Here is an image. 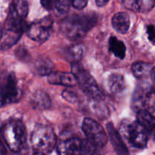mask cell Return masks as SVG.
I'll return each instance as SVG.
<instances>
[{"instance_id": "cell-26", "label": "cell", "mask_w": 155, "mask_h": 155, "mask_svg": "<svg viewBox=\"0 0 155 155\" xmlns=\"http://www.w3.org/2000/svg\"><path fill=\"white\" fill-rule=\"evenodd\" d=\"M62 96L64 98L65 100H67L69 102L74 103L75 101H77V97L75 94H74L73 92H69V91H64L62 92Z\"/></svg>"}, {"instance_id": "cell-24", "label": "cell", "mask_w": 155, "mask_h": 155, "mask_svg": "<svg viewBox=\"0 0 155 155\" xmlns=\"http://www.w3.org/2000/svg\"><path fill=\"white\" fill-rule=\"evenodd\" d=\"M81 155H100V154H99V152L98 151V150H97V148H95L93 145H92L90 142H88V141L86 140Z\"/></svg>"}, {"instance_id": "cell-19", "label": "cell", "mask_w": 155, "mask_h": 155, "mask_svg": "<svg viewBox=\"0 0 155 155\" xmlns=\"http://www.w3.org/2000/svg\"><path fill=\"white\" fill-rule=\"evenodd\" d=\"M108 87L113 94H119L125 89L124 77L119 74H112L108 77Z\"/></svg>"}, {"instance_id": "cell-8", "label": "cell", "mask_w": 155, "mask_h": 155, "mask_svg": "<svg viewBox=\"0 0 155 155\" xmlns=\"http://www.w3.org/2000/svg\"><path fill=\"white\" fill-rule=\"evenodd\" d=\"M133 107L139 110H146L152 114L155 111V92L153 89L139 88L133 95Z\"/></svg>"}, {"instance_id": "cell-30", "label": "cell", "mask_w": 155, "mask_h": 155, "mask_svg": "<svg viewBox=\"0 0 155 155\" xmlns=\"http://www.w3.org/2000/svg\"><path fill=\"white\" fill-rule=\"evenodd\" d=\"M108 2L109 0H95V3H96V5L98 7H103V6L105 5Z\"/></svg>"}, {"instance_id": "cell-31", "label": "cell", "mask_w": 155, "mask_h": 155, "mask_svg": "<svg viewBox=\"0 0 155 155\" xmlns=\"http://www.w3.org/2000/svg\"><path fill=\"white\" fill-rule=\"evenodd\" d=\"M0 155H7L5 148L4 145L1 140H0Z\"/></svg>"}, {"instance_id": "cell-16", "label": "cell", "mask_w": 155, "mask_h": 155, "mask_svg": "<svg viewBox=\"0 0 155 155\" xmlns=\"http://www.w3.org/2000/svg\"><path fill=\"white\" fill-rule=\"evenodd\" d=\"M112 26L117 32L120 33H127L130 27V19L126 12H118L112 18Z\"/></svg>"}, {"instance_id": "cell-21", "label": "cell", "mask_w": 155, "mask_h": 155, "mask_svg": "<svg viewBox=\"0 0 155 155\" xmlns=\"http://www.w3.org/2000/svg\"><path fill=\"white\" fill-rule=\"evenodd\" d=\"M85 47L82 44H77L70 47L67 51V57L68 59L74 61H79L83 55Z\"/></svg>"}, {"instance_id": "cell-27", "label": "cell", "mask_w": 155, "mask_h": 155, "mask_svg": "<svg viewBox=\"0 0 155 155\" xmlns=\"http://www.w3.org/2000/svg\"><path fill=\"white\" fill-rule=\"evenodd\" d=\"M89 0H73L72 6L78 10H82L84 8L86 5Z\"/></svg>"}, {"instance_id": "cell-6", "label": "cell", "mask_w": 155, "mask_h": 155, "mask_svg": "<svg viewBox=\"0 0 155 155\" xmlns=\"http://www.w3.org/2000/svg\"><path fill=\"white\" fill-rule=\"evenodd\" d=\"M21 95L14 74H7L0 79V107L17 102Z\"/></svg>"}, {"instance_id": "cell-7", "label": "cell", "mask_w": 155, "mask_h": 155, "mask_svg": "<svg viewBox=\"0 0 155 155\" xmlns=\"http://www.w3.org/2000/svg\"><path fill=\"white\" fill-rule=\"evenodd\" d=\"M82 130L86 135L88 142L95 148H103L107 142V136L104 128L94 120L85 118L82 124Z\"/></svg>"}, {"instance_id": "cell-10", "label": "cell", "mask_w": 155, "mask_h": 155, "mask_svg": "<svg viewBox=\"0 0 155 155\" xmlns=\"http://www.w3.org/2000/svg\"><path fill=\"white\" fill-rule=\"evenodd\" d=\"M86 140L77 136L64 139L58 145V155H81Z\"/></svg>"}, {"instance_id": "cell-17", "label": "cell", "mask_w": 155, "mask_h": 155, "mask_svg": "<svg viewBox=\"0 0 155 155\" xmlns=\"http://www.w3.org/2000/svg\"><path fill=\"white\" fill-rule=\"evenodd\" d=\"M148 133L155 130V117L146 110H139L137 112V121Z\"/></svg>"}, {"instance_id": "cell-9", "label": "cell", "mask_w": 155, "mask_h": 155, "mask_svg": "<svg viewBox=\"0 0 155 155\" xmlns=\"http://www.w3.org/2000/svg\"><path fill=\"white\" fill-rule=\"evenodd\" d=\"M52 21L49 18H44L37 23L31 24L27 28L29 37L36 42H45L51 33Z\"/></svg>"}, {"instance_id": "cell-33", "label": "cell", "mask_w": 155, "mask_h": 155, "mask_svg": "<svg viewBox=\"0 0 155 155\" xmlns=\"http://www.w3.org/2000/svg\"><path fill=\"white\" fill-rule=\"evenodd\" d=\"M154 132H155V130H154Z\"/></svg>"}, {"instance_id": "cell-23", "label": "cell", "mask_w": 155, "mask_h": 155, "mask_svg": "<svg viewBox=\"0 0 155 155\" xmlns=\"http://www.w3.org/2000/svg\"><path fill=\"white\" fill-rule=\"evenodd\" d=\"M36 69L38 73L41 75H48L51 73V64L48 61H39L38 64L36 65Z\"/></svg>"}, {"instance_id": "cell-29", "label": "cell", "mask_w": 155, "mask_h": 155, "mask_svg": "<svg viewBox=\"0 0 155 155\" xmlns=\"http://www.w3.org/2000/svg\"><path fill=\"white\" fill-rule=\"evenodd\" d=\"M150 77L151 79V81H152V89H154L155 92V68H153L152 70L151 71V74H150Z\"/></svg>"}, {"instance_id": "cell-22", "label": "cell", "mask_w": 155, "mask_h": 155, "mask_svg": "<svg viewBox=\"0 0 155 155\" xmlns=\"http://www.w3.org/2000/svg\"><path fill=\"white\" fill-rule=\"evenodd\" d=\"M73 5V0H56L55 8L61 14H65Z\"/></svg>"}, {"instance_id": "cell-1", "label": "cell", "mask_w": 155, "mask_h": 155, "mask_svg": "<svg viewBox=\"0 0 155 155\" xmlns=\"http://www.w3.org/2000/svg\"><path fill=\"white\" fill-rule=\"evenodd\" d=\"M2 135L9 149L15 153H24L27 147V131L20 120L12 119L2 129Z\"/></svg>"}, {"instance_id": "cell-25", "label": "cell", "mask_w": 155, "mask_h": 155, "mask_svg": "<svg viewBox=\"0 0 155 155\" xmlns=\"http://www.w3.org/2000/svg\"><path fill=\"white\" fill-rule=\"evenodd\" d=\"M41 5L48 11H52L55 8L56 0H40Z\"/></svg>"}, {"instance_id": "cell-20", "label": "cell", "mask_w": 155, "mask_h": 155, "mask_svg": "<svg viewBox=\"0 0 155 155\" xmlns=\"http://www.w3.org/2000/svg\"><path fill=\"white\" fill-rule=\"evenodd\" d=\"M152 67L148 63L145 62H136L132 66V71L135 77L138 79H143L147 77L148 76L150 77V74L152 70Z\"/></svg>"}, {"instance_id": "cell-13", "label": "cell", "mask_w": 155, "mask_h": 155, "mask_svg": "<svg viewBox=\"0 0 155 155\" xmlns=\"http://www.w3.org/2000/svg\"><path fill=\"white\" fill-rule=\"evenodd\" d=\"M107 130L109 138H110L116 154L117 155H130L128 149L123 141L120 135L111 123L107 124Z\"/></svg>"}, {"instance_id": "cell-3", "label": "cell", "mask_w": 155, "mask_h": 155, "mask_svg": "<svg viewBox=\"0 0 155 155\" xmlns=\"http://www.w3.org/2000/svg\"><path fill=\"white\" fill-rule=\"evenodd\" d=\"M31 144L36 152L49 154L57 144V137L52 128L46 125H36L31 135Z\"/></svg>"}, {"instance_id": "cell-2", "label": "cell", "mask_w": 155, "mask_h": 155, "mask_svg": "<svg viewBox=\"0 0 155 155\" xmlns=\"http://www.w3.org/2000/svg\"><path fill=\"white\" fill-rule=\"evenodd\" d=\"M97 18L95 15H74L61 23L62 32L71 40H79L95 25Z\"/></svg>"}, {"instance_id": "cell-28", "label": "cell", "mask_w": 155, "mask_h": 155, "mask_svg": "<svg viewBox=\"0 0 155 155\" xmlns=\"http://www.w3.org/2000/svg\"><path fill=\"white\" fill-rule=\"evenodd\" d=\"M147 33L151 42L155 43V25H149L147 27Z\"/></svg>"}, {"instance_id": "cell-18", "label": "cell", "mask_w": 155, "mask_h": 155, "mask_svg": "<svg viewBox=\"0 0 155 155\" xmlns=\"http://www.w3.org/2000/svg\"><path fill=\"white\" fill-rule=\"evenodd\" d=\"M109 51L120 59H124L126 56V45L121 40L115 36H110L108 42Z\"/></svg>"}, {"instance_id": "cell-11", "label": "cell", "mask_w": 155, "mask_h": 155, "mask_svg": "<svg viewBox=\"0 0 155 155\" xmlns=\"http://www.w3.org/2000/svg\"><path fill=\"white\" fill-rule=\"evenodd\" d=\"M28 4L26 0H12L9 5L8 19L24 21L28 15Z\"/></svg>"}, {"instance_id": "cell-4", "label": "cell", "mask_w": 155, "mask_h": 155, "mask_svg": "<svg viewBox=\"0 0 155 155\" xmlns=\"http://www.w3.org/2000/svg\"><path fill=\"white\" fill-rule=\"evenodd\" d=\"M72 73L77 79V84L88 96L94 99H101L102 98V92L95 79L88 71L76 63L72 66Z\"/></svg>"}, {"instance_id": "cell-32", "label": "cell", "mask_w": 155, "mask_h": 155, "mask_svg": "<svg viewBox=\"0 0 155 155\" xmlns=\"http://www.w3.org/2000/svg\"><path fill=\"white\" fill-rule=\"evenodd\" d=\"M33 155H47V154H42V153H38V152H36Z\"/></svg>"}, {"instance_id": "cell-15", "label": "cell", "mask_w": 155, "mask_h": 155, "mask_svg": "<svg viewBox=\"0 0 155 155\" xmlns=\"http://www.w3.org/2000/svg\"><path fill=\"white\" fill-rule=\"evenodd\" d=\"M32 107L39 110H45L51 106V99L46 92L42 90H36L30 99Z\"/></svg>"}, {"instance_id": "cell-5", "label": "cell", "mask_w": 155, "mask_h": 155, "mask_svg": "<svg viewBox=\"0 0 155 155\" xmlns=\"http://www.w3.org/2000/svg\"><path fill=\"white\" fill-rule=\"evenodd\" d=\"M120 132L133 146L144 148L148 140V133L137 122L124 121L120 125Z\"/></svg>"}, {"instance_id": "cell-12", "label": "cell", "mask_w": 155, "mask_h": 155, "mask_svg": "<svg viewBox=\"0 0 155 155\" xmlns=\"http://www.w3.org/2000/svg\"><path fill=\"white\" fill-rule=\"evenodd\" d=\"M48 82L52 85L72 87L77 84V79L73 73L51 72L48 75Z\"/></svg>"}, {"instance_id": "cell-14", "label": "cell", "mask_w": 155, "mask_h": 155, "mask_svg": "<svg viewBox=\"0 0 155 155\" xmlns=\"http://www.w3.org/2000/svg\"><path fill=\"white\" fill-rule=\"evenodd\" d=\"M127 9L139 13L150 12L155 5V0H123Z\"/></svg>"}]
</instances>
